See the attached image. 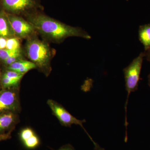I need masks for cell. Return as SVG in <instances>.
<instances>
[{
	"instance_id": "11",
	"label": "cell",
	"mask_w": 150,
	"mask_h": 150,
	"mask_svg": "<svg viewBox=\"0 0 150 150\" xmlns=\"http://www.w3.org/2000/svg\"><path fill=\"white\" fill-rule=\"evenodd\" d=\"M139 39L146 51L150 48V23L141 25L139 30Z\"/></svg>"
},
{
	"instance_id": "17",
	"label": "cell",
	"mask_w": 150,
	"mask_h": 150,
	"mask_svg": "<svg viewBox=\"0 0 150 150\" xmlns=\"http://www.w3.org/2000/svg\"><path fill=\"white\" fill-rule=\"evenodd\" d=\"M11 131L7 134H0V142L8 139L11 138Z\"/></svg>"
},
{
	"instance_id": "21",
	"label": "cell",
	"mask_w": 150,
	"mask_h": 150,
	"mask_svg": "<svg viewBox=\"0 0 150 150\" xmlns=\"http://www.w3.org/2000/svg\"><path fill=\"white\" fill-rule=\"evenodd\" d=\"M145 57L149 62H150V48L144 52Z\"/></svg>"
},
{
	"instance_id": "6",
	"label": "cell",
	"mask_w": 150,
	"mask_h": 150,
	"mask_svg": "<svg viewBox=\"0 0 150 150\" xmlns=\"http://www.w3.org/2000/svg\"><path fill=\"white\" fill-rule=\"evenodd\" d=\"M8 15L9 21L15 34L21 37H25L32 34L34 27L30 23L23 19L12 15Z\"/></svg>"
},
{
	"instance_id": "14",
	"label": "cell",
	"mask_w": 150,
	"mask_h": 150,
	"mask_svg": "<svg viewBox=\"0 0 150 150\" xmlns=\"http://www.w3.org/2000/svg\"><path fill=\"white\" fill-rule=\"evenodd\" d=\"M19 54H21V49L18 50H10L6 48L0 49V59L4 61L9 57Z\"/></svg>"
},
{
	"instance_id": "16",
	"label": "cell",
	"mask_w": 150,
	"mask_h": 150,
	"mask_svg": "<svg viewBox=\"0 0 150 150\" xmlns=\"http://www.w3.org/2000/svg\"><path fill=\"white\" fill-rule=\"evenodd\" d=\"M21 56V54H19L11 56V57H9L7 59L4 60V63L7 66H8L9 65L13 63L20 60Z\"/></svg>"
},
{
	"instance_id": "12",
	"label": "cell",
	"mask_w": 150,
	"mask_h": 150,
	"mask_svg": "<svg viewBox=\"0 0 150 150\" xmlns=\"http://www.w3.org/2000/svg\"><path fill=\"white\" fill-rule=\"evenodd\" d=\"M20 79H13L2 75L1 77V85L2 88H15L18 85Z\"/></svg>"
},
{
	"instance_id": "2",
	"label": "cell",
	"mask_w": 150,
	"mask_h": 150,
	"mask_svg": "<svg viewBox=\"0 0 150 150\" xmlns=\"http://www.w3.org/2000/svg\"><path fill=\"white\" fill-rule=\"evenodd\" d=\"M144 57V53L142 52L133 60L128 67H126L123 69L126 90L127 92V99L125 105L126 123H127L126 110L129 95L131 92L135 91L138 89L142 64Z\"/></svg>"
},
{
	"instance_id": "8",
	"label": "cell",
	"mask_w": 150,
	"mask_h": 150,
	"mask_svg": "<svg viewBox=\"0 0 150 150\" xmlns=\"http://www.w3.org/2000/svg\"><path fill=\"white\" fill-rule=\"evenodd\" d=\"M20 137L25 147L28 149L36 148L40 143L39 138L30 128H26L22 130Z\"/></svg>"
},
{
	"instance_id": "4",
	"label": "cell",
	"mask_w": 150,
	"mask_h": 150,
	"mask_svg": "<svg viewBox=\"0 0 150 150\" xmlns=\"http://www.w3.org/2000/svg\"><path fill=\"white\" fill-rule=\"evenodd\" d=\"M47 103L53 114L57 117L63 126L71 127L73 124L79 125L84 129L88 136L89 135L83 127V124L86 122L85 120H80L75 118L62 105L55 100L49 99L47 101Z\"/></svg>"
},
{
	"instance_id": "3",
	"label": "cell",
	"mask_w": 150,
	"mask_h": 150,
	"mask_svg": "<svg viewBox=\"0 0 150 150\" xmlns=\"http://www.w3.org/2000/svg\"><path fill=\"white\" fill-rule=\"evenodd\" d=\"M27 53L28 58L36 66L43 68L48 64L50 58V51L45 43L37 40H30L27 43Z\"/></svg>"
},
{
	"instance_id": "5",
	"label": "cell",
	"mask_w": 150,
	"mask_h": 150,
	"mask_svg": "<svg viewBox=\"0 0 150 150\" xmlns=\"http://www.w3.org/2000/svg\"><path fill=\"white\" fill-rule=\"evenodd\" d=\"M18 92L16 87L0 91V113L16 112L20 110Z\"/></svg>"
},
{
	"instance_id": "15",
	"label": "cell",
	"mask_w": 150,
	"mask_h": 150,
	"mask_svg": "<svg viewBox=\"0 0 150 150\" xmlns=\"http://www.w3.org/2000/svg\"><path fill=\"white\" fill-rule=\"evenodd\" d=\"M6 48L10 50H18L20 49L19 40L16 38H11L7 39Z\"/></svg>"
},
{
	"instance_id": "20",
	"label": "cell",
	"mask_w": 150,
	"mask_h": 150,
	"mask_svg": "<svg viewBox=\"0 0 150 150\" xmlns=\"http://www.w3.org/2000/svg\"><path fill=\"white\" fill-rule=\"evenodd\" d=\"M89 138L90 139H91V140L92 142H93V144L95 146V149L96 150H105L104 149L100 147L99 145H98V144H97L96 142H95L93 140V139H92L91 137H89Z\"/></svg>"
},
{
	"instance_id": "1",
	"label": "cell",
	"mask_w": 150,
	"mask_h": 150,
	"mask_svg": "<svg viewBox=\"0 0 150 150\" xmlns=\"http://www.w3.org/2000/svg\"><path fill=\"white\" fill-rule=\"evenodd\" d=\"M30 23L35 29L57 40H62L72 36L87 39L91 38L87 33L81 28L67 25L43 15H36L31 17Z\"/></svg>"
},
{
	"instance_id": "13",
	"label": "cell",
	"mask_w": 150,
	"mask_h": 150,
	"mask_svg": "<svg viewBox=\"0 0 150 150\" xmlns=\"http://www.w3.org/2000/svg\"><path fill=\"white\" fill-rule=\"evenodd\" d=\"M33 62H29V61H25V60L20 59V60L13 63L7 66V69L8 70L17 72L19 70L22 68H24L26 66L31 64Z\"/></svg>"
},
{
	"instance_id": "7",
	"label": "cell",
	"mask_w": 150,
	"mask_h": 150,
	"mask_svg": "<svg viewBox=\"0 0 150 150\" xmlns=\"http://www.w3.org/2000/svg\"><path fill=\"white\" fill-rule=\"evenodd\" d=\"M4 7L13 12H23L34 7L35 0H3Z\"/></svg>"
},
{
	"instance_id": "22",
	"label": "cell",
	"mask_w": 150,
	"mask_h": 150,
	"mask_svg": "<svg viewBox=\"0 0 150 150\" xmlns=\"http://www.w3.org/2000/svg\"><path fill=\"white\" fill-rule=\"evenodd\" d=\"M148 83H149V86L150 87V74L148 76Z\"/></svg>"
},
{
	"instance_id": "19",
	"label": "cell",
	"mask_w": 150,
	"mask_h": 150,
	"mask_svg": "<svg viewBox=\"0 0 150 150\" xmlns=\"http://www.w3.org/2000/svg\"><path fill=\"white\" fill-rule=\"evenodd\" d=\"M58 150H75L74 149L72 146L71 145H65L64 146L62 147Z\"/></svg>"
},
{
	"instance_id": "9",
	"label": "cell",
	"mask_w": 150,
	"mask_h": 150,
	"mask_svg": "<svg viewBox=\"0 0 150 150\" xmlns=\"http://www.w3.org/2000/svg\"><path fill=\"white\" fill-rule=\"evenodd\" d=\"M15 34L9 21L8 15L4 11L0 13V37H10Z\"/></svg>"
},
{
	"instance_id": "23",
	"label": "cell",
	"mask_w": 150,
	"mask_h": 150,
	"mask_svg": "<svg viewBox=\"0 0 150 150\" xmlns=\"http://www.w3.org/2000/svg\"><path fill=\"white\" fill-rule=\"evenodd\" d=\"M0 84H1V78H0Z\"/></svg>"
},
{
	"instance_id": "18",
	"label": "cell",
	"mask_w": 150,
	"mask_h": 150,
	"mask_svg": "<svg viewBox=\"0 0 150 150\" xmlns=\"http://www.w3.org/2000/svg\"><path fill=\"white\" fill-rule=\"evenodd\" d=\"M6 42L7 39L5 38L0 37V49L6 48Z\"/></svg>"
},
{
	"instance_id": "10",
	"label": "cell",
	"mask_w": 150,
	"mask_h": 150,
	"mask_svg": "<svg viewBox=\"0 0 150 150\" xmlns=\"http://www.w3.org/2000/svg\"><path fill=\"white\" fill-rule=\"evenodd\" d=\"M15 113L13 112L0 113V134L13 125L16 120V115Z\"/></svg>"
}]
</instances>
